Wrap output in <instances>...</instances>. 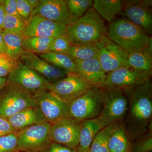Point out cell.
<instances>
[{
  "label": "cell",
  "instance_id": "6da1fadb",
  "mask_svg": "<svg viewBox=\"0 0 152 152\" xmlns=\"http://www.w3.org/2000/svg\"><path fill=\"white\" fill-rule=\"evenodd\" d=\"M152 88L150 80L124 91L129 99V107L123 124L131 142L152 129Z\"/></svg>",
  "mask_w": 152,
  "mask_h": 152
},
{
  "label": "cell",
  "instance_id": "7a4b0ae2",
  "mask_svg": "<svg viewBox=\"0 0 152 152\" xmlns=\"http://www.w3.org/2000/svg\"><path fill=\"white\" fill-rule=\"evenodd\" d=\"M107 30L104 19L91 7L77 20L67 26L66 35L72 45L91 46L107 37Z\"/></svg>",
  "mask_w": 152,
  "mask_h": 152
},
{
  "label": "cell",
  "instance_id": "3957f363",
  "mask_svg": "<svg viewBox=\"0 0 152 152\" xmlns=\"http://www.w3.org/2000/svg\"><path fill=\"white\" fill-rule=\"evenodd\" d=\"M107 37L127 53L142 51L151 37L126 18L111 23Z\"/></svg>",
  "mask_w": 152,
  "mask_h": 152
},
{
  "label": "cell",
  "instance_id": "277c9868",
  "mask_svg": "<svg viewBox=\"0 0 152 152\" xmlns=\"http://www.w3.org/2000/svg\"><path fill=\"white\" fill-rule=\"evenodd\" d=\"M103 107L96 118L103 128L123 123L129 107V99L124 91L117 88L102 87Z\"/></svg>",
  "mask_w": 152,
  "mask_h": 152
},
{
  "label": "cell",
  "instance_id": "5b68a950",
  "mask_svg": "<svg viewBox=\"0 0 152 152\" xmlns=\"http://www.w3.org/2000/svg\"><path fill=\"white\" fill-rule=\"evenodd\" d=\"M68 104L67 118L79 122L97 118L103 107L102 87H91Z\"/></svg>",
  "mask_w": 152,
  "mask_h": 152
},
{
  "label": "cell",
  "instance_id": "8992f818",
  "mask_svg": "<svg viewBox=\"0 0 152 152\" xmlns=\"http://www.w3.org/2000/svg\"><path fill=\"white\" fill-rule=\"evenodd\" d=\"M37 106L32 95L7 79L0 90V116L9 118L25 109Z\"/></svg>",
  "mask_w": 152,
  "mask_h": 152
},
{
  "label": "cell",
  "instance_id": "52a82bcc",
  "mask_svg": "<svg viewBox=\"0 0 152 152\" xmlns=\"http://www.w3.org/2000/svg\"><path fill=\"white\" fill-rule=\"evenodd\" d=\"M51 124L45 122L33 125L17 133L18 145L20 151L38 152L51 142Z\"/></svg>",
  "mask_w": 152,
  "mask_h": 152
},
{
  "label": "cell",
  "instance_id": "ba28073f",
  "mask_svg": "<svg viewBox=\"0 0 152 152\" xmlns=\"http://www.w3.org/2000/svg\"><path fill=\"white\" fill-rule=\"evenodd\" d=\"M98 49V59L106 73L121 67L130 68L128 62V53L104 37L96 45Z\"/></svg>",
  "mask_w": 152,
  "mask_h": 152
},
{
  "label": "cell",
  "instance_id": "9c48e42d",
  "mask_svg": "<svg viewBox=\"0 0 152 152\" xmlns=\"http://www.w3.org/2000/svg\"><path fill=\"white\" fill-rule=\"evenodd\" d=\"M92 87L75 74L69 73L59 80L50 83L48 90L68 104Z\"/></svg>",
  "mask_w": 152,
  "mask_h": 152
},
{
  "label": "cell",
  "instance_id": "30bf717a",
  "mask_svg": "<svg viewBox=\"0 0 152 152\" xmlns=\"http://www.w3.org/2000/svg\"><path fill=\"white\" fill-rule=\"evenodd\" d=\"M7 79L18 85L32 95L48 90L50 83L40 74L21 62L9 74Z\"/></svg>",
  "mask_w": 152,
  "mask_h": 152
},
{
  "label": "cell",
  "instance_id": "8fae6325",
  "mask_svg": "<svg viewBox=\"0 0 152 152\" xmlns=\"http://www.w3.org/2000/svg\"><path fill=\"white\" fill-rule=\"evenodd\" d=\"M51 142L64 145L76 150L79 142L81 122L70 118H62L51 124Z\"/></svg>",
  "mask_w": 152,
  "mask_h": 152
},
{
  "label": "cell",
  "instance_id": "7c38bea8",
  "mask_svg": "<svg viewBox=\"0 0 152 152\" xmlns=\"http://www.w3.org/2000/svg\"><path fill=\"white\" fill-rule=\"evenodd\" d=\"M151 75L139 72L131 68L121 67L107 74L104 88L130 89L151 80Z\"/></svg>",
  "mask_w": 152,
  "mask_h": 152
},
{
  "label": "cell",
  "instance_id": "4fadbf2b",
  "mask_svg": "<svg viewBox=\"0 0 152 152\" xmlns=\"http://www.w3.org/2000/svg\"><path fill=\"white\" fill-rule=\"evenodd\" d=\"M47 121L53 124L68 116V104L61 101L48 90L33 95Z\"/></svg>",
  "mask_w": 152,
  "mask_h": 152
},
{
  "label": "cell",
  "instance_id": "5bb4252c",
  "mask_svg": "<svg viewBox=\"0 0 152 152\" xmlns=\"http://www.w3.org/2000/svg\"><path fill=\"white\" fill-rule=\"evenodd\" d=\"M66 25L35 15L27 21L24 37L56 38L66 35Z\"/></svg>",
  "mask_w": 152,
  "mask_h": 152
},
{
  "label": "cell",
  "instance_id": "9a60e30c",
  "mask_svg": "<svg viewBox=\"0 0 152 152\" xmlns=\"http://www.w3.org/2000/svg\"><path fill=\"white\" fill-rule=\"evenodd\" d=\"M152 1H128L123 15L148 35L152 34Z\"/></svg>",
  "mask_w": 152,
  "mask_h": 152
},
{
  "label": "cell",
  "instance_id": "2e32d148",
  "mask_svg": "<svg viewBox=\"0 0 152 152\" xmlns=\"http://www.w3.org/2000/svg\"><path fill=\"white\" fill-rule=\"evenodd\" d=\"M35 15L66 26L74 23L66 0H40L31 16Z\"/></svg>",
  "mask_w": 152,
  "mask_h": 152
},
{
  "label": "cell",
  "instance_id": "e0dca14e",
  "mask_svg": "<svg viewBox=\"0 0 152 152\" xmlns=\"http://www.w3.org/2000/svg\"><path fill=\"white\" fill-rule=\"evenodd\" d=\"M19 59L21 62L35 71L50 83L59 80L69 74L52 65L33 52L24 50Z\"/></svg>",
  "mask_w": 152,
  "mask_h": 152
},
{
  "label": "cell",
  "instance_id": "ac0fdd59",
  "mask_svg": "<svg viewBox=\"0 0 152 152\" xmlns=\"http://www.w3.org/2000/svg\"><path fill=\"white\" fill-rule=\"evenodd\" d=\"M75 60V75L92 86H104L107 74L104 72L97 58L84 61Z\"/></svg>",
  "mask_w": 152,
  "mask_h": 152
},
{
  "label": "cell",
  "instance_id": "d6986e66",
  "mask_svg": "<svg viewBox=\"0 0 152 152\" xmlns=\"http://www.w3.org/2000/svg\"><path fill=\"white\" fill-rule=\"evenodd\" d=\"M8 119L18 132L33 125L47 122L38 106L25 109Z\"/></svg>",
  "mask_w": 152,
  "mask_h": 152
},
{
  "label": "cell",
  "instance_id": "ffe728a7",
  "mask_svg": "<svg viewBox=\"0 0 152 152\" xmlns=\"http://www.w3.org/2000/svg\"><path fill=\"white\" fill-rule=\"evenodd\" d=\"M102 128L96 118L86 120L81 122L77 152H90L93 140Z\"/></svg>",
  "mask_w": 152,
  "mask_h": 152
},
{
  "label": "cell",
  "instance_id": "44dd1931",
  "mask_svg": "<svg viewBox=\"0 0 152 152\" xmlns=\"http://www.w3.org/2000/svg\"><path fill=\"white\" fill-rule=\"evenodd\" d=\"M131 141L123 123L114 124L109 140V152H131Z\"/></svg>",
  "mask_w": 152,
  "mask_h": 152
},
{
  "label": "cell",
  "instance_id": "7402d4cb",
  "mask_svg": "<svg viewBox=\"0 0 152 152\" xmlns=\"http://www.w3.org/2000/svg\"><path fill=\"white\" fill-rule=\"evenodd\" d=\"M39 57L52 65L65 71L75 74L76 65L75 59L67 54L48 52L40 54Z\"/></svg>",
  "mask_w": 152,
  "mask_h": 152
},
{
  "label": "cell",
  "instance_id": "603a6c76",
  "mask_svg": "<svg viewBox=\"0 0 152 152\" xmlns=\"http://www.w3.org/2000/svg\"><path fill=\"white\" fill-rule=\"evenodd\" d=\"M93 6L103 19L111 23L121 11L123 2L120 0H94Z\"/></svg>",
  "mask_w": 152,
  "mask_h": 152
},
{
  "label": "cell",
  "instance_id": "cb8c5ba5",
  "mask_svg": "<svg viewBox=\"0 0 152 152\" xmlns=\"http://www.w3.org/2000/svg\"><path fill=\"white\" fill-rule=\"evenodd\" d=\"M128 62L130 68L139 72L152 75V58L142 51L128 53Z\"/></svg>",
  "mask_w": 152,
  "mask_h": 152
},
{
  "label": "cell",
  "instance_id": "d4e9b609",
  "mask_svg": "<svg viewBox=\"0 0 152 152\" xmlns=\"http://www.w3.org/2000/svg\"><path fill=\"white\" fill-rule=\"evenodd\" d=\"M1 33L7 48V53L13 58L20 60V56L24 50L22 47L24 37L6 31H3Z\"/></svg>",
  "mask_w": 152,
  "mask_h": 152
},
{
  "label": "cell",
  "instance_id": "484cf974",
  "mask_svg": "<svg viewBox=\"0 0 152 152\" xmlns=\"http://www.w3.org/2000/svg\"><path fill=\"white\" fill-rule=\"evenodd\" d=\"M53 38L27 37L24 38L22 47L25 50L34 53H43L49 52Z\"/></svg>",
  "mask_w": 152,
  "mask_h": 152
},
{
  "label": "cell",
  "instance_id": "4316f807",
  "mask_svg": "<svg viewBox=\"0 0 152 152\" xmlns=\"http://www.w3.org/2000/svg\"><path fill=\"white\" fill-rule=\"evenodd\" d=\"M113 125L107 126L99 131L92 142L90 152H109V137Z\"/></svg>",
  "mask_w": 152,
  "mask_h": 152
},
{
  "label": "cell",
  "instance_id": "83f0119b",
  "mask_svg": "<svg viewBox=\"0 0 152 152\" xmlns=\"http://www.w3.org/2000/svg\"><path fill=\"white\" fill-rule=\"evenodd\" d=\"M26 22L21 17L5 14L3 22V31L18 34L24 38Z\"/></svg>",
  "mask_w": 152,
  "mask_h": 152
},
{
  "label": "cell",
  "instance_id": "f1b7e54d",
  "mask_svg": "<svg viewBox=\"0 0 152 152\" xmlns=\"http://www.w3.org/2000/svg\"><path fill=\"white\" fill-rule=\"evenodd\" d=\"M66 1L74 23L83 16L91 8L94 2L92 0Z\"/></svg>",
  "mask_w": 152,
  "mask_h": 152
},
{
  "label": "cell",
  "instance_id": "f546056e",
  "mask_svg": "<svg viewBox=\"0 0 152 152\" xmlns=\"http://www.w3.org/2000/svg\"><path fill=\"white\" fill-rule=\"evenodd\" d=\"M68 54L74 59L84 61L97 58L98 49L96 46H79L72 45Z\"/></svg>",
  "mask_w": 152,
  "mask_h": 152
},
{
  "label": "cell",
  "instance_id": "4dcf8cb0",
  "mask_svg": "<svg viewBox=\"0 0 152 152\" xmlns=\"http://www.w3.org/2000/svg\"><path fill=\"white\" fill-rule=\"evenodd\" d=\"M152 129L146 134L131 142V152H152Z\"/></svg>",
  "mask_w": 152,
  "mask_h": 152
},
{
  "label": "cell",
  "instance_id": "1f68e13d",
  "mask_svg": "<svg viewBox=\"0 0 152 152\" xmlns=\"http://www.w3.org/2000/svg\"><path fill=\"white\" fill-rule=\"evenodd\" d=\"M20 62V60L11 57L7 53H0V77H7Z\"/></svg>",
  "mask_w": 152,
  "mask_h": 152
},
{
  "label": "cell",
  "instance_id": "d6a6232c",
  "mask_svg": "<svg viewBox=\"0 0 152 152\" xmlns=\"http://www.w3.org/2000/svg\"><path fill=\"white\" fill-rule=\"evenodd\" d=\"M16 134L0 137V152H20Z\"/></svg>",
  "mask_w": 152,
  "mask_h": 152
},
{
  "label": "cell",
  "instance_id": "836d02e7",
  "mask_svg": "<svg viewBox=\"0 0 152 152\" xmlns=\"http://www.w3.org/2000/svg\"><path fill=\"white\" fill-rule=\"evenodd\" d=\"M72 45L66 35L60 36L54 38L50 45L49 52L68 54Z\"/></svg>",
  "mask_w": 152,
  "mask_h": 152
},
{
  "label": "cell",
  "instance_id": "e575fe53",
  "mask_svg": "<svg viewBox=\"0 0 152 152\" xmlns=\"http://www.w3.org/2000/svg\"><path fill=\"white\" fill-rule=\"evenodd\" d=\"M17 10L19 16L27 21L31 15L32 10L28 0H16Z\"/></svg>",
  "mask_w": 152,
  "mask_h": 152
},
{
  "label": "cell",
  "instance_id": "d590c367",
  "mask_svg": "<svg viewBox=\"0 0 152 152\" xmlns=\"http://www.w3.org/2000/svg\"><path fill=\"white\" fill-rule=\"evenodd\" d=\"M38 152H77L76 150L64 145L50 142Z\"/></svg>",
  "mask_w": 152,
  "mask_h": 152
},
{
  "label": "cell",
  "instance_id": "8d00e7d4",
  "mask_svg": "<svg viewBox=\"0 0 152 152\" xmlns=\"http://www.w3.org/2000/svg\"><path fill=\"white\" fill-rule=\"evenodd\" d=\"M17 132L18 131L13 127L8 119L0 116V137Z\"/></svg>",
  "mask_w": 152,
  "mask_h": 152
},
{
  "label": "cell",
  "instance_id": "74e56055",
  "mask_svg": "<svg viewBox=\"0 0 152 152\" xmlns=\"http://www.w3.org/2000/svg\"><path fill=\"white\" fill-rule=\"evenodd\" d=\"M1 1L4 5L6 14L20 16L17 10L16 0H1Z\"/></svg>",
  "mask_w": 152,
  "mask_h": 152
},
{
  "label": "cell",
  "instance_id": "f35d334b",
  "mask_svg": "<svg viewBox=\"0 0 152 152\" xmlns=\"http://www.w3.org/2000/svg\"><path fill=\"white\" fill-rule=\"evenodd\" d=\"M5 14L4 5L0 0V32L3 31V22Z\"/></svg>",
  "mask_w": 152,
  "mask_h": 152
},
{
  "label": "cell",
  "instance_id": "ab89813d",
  "mask_svg": "<svg viewBox=\"0 0 152 152\" xmlns=\"http://www.w3.org/2000/svg\"><path fill=\"white\" fill-rule=\"evenodd\" d=\"M152 37H150L149 41L148 43V45L146 46L145 47V48L143 49L142 52H143L146 55L148 56L150 58H152Z\"/></svg>",
  "mask_w": 152,
  "mask_h": 152
},
{
  "label": "cell",
  "instance_id": "60d3db41",
  "mask_svg": "<svg viewBox=\"0 0 152 152\" xmlns=\"http://www.w3.org/2000/svg\"><path fill=\"white\" fill-rule=\"evenodd\" d=\"M7 53V48L1 33L0 32V53Z\"/></svg>",
  "mask_w": 152,
  "mask_h": 152
},
{
  "label": "cell",
  "instance_id": "b9f144b4",
  "mask_svg": "<svg viewBox=\"0 0 152 152\" xmlns=\"http://www.w3.org/2000/svg\"><path fill=\"white\" fill-rule=\"evenodd\" d=\"M28 1L32 11L39 5L40 1V0H28Z\"/></svg>",
  "mask_w": 152,
  "mask_h": 152
},
{
  "label": "cell",
  "instance_id": "7bdbcfd3",
  "mask_svg": "<svg viewBox=\"0 0 152 152\" xmlns=\"http://www.w3.org/2000/svg\"><path fill=\"white\" fill-rule=\"evenodd\" d=\"M7 82V77H0V90L5 86Z\"/></svg>",
  "mask_w": 152,
  "mask_h": 152
},
{
  "label": "cell",
  "instance_id": "ee69618b",
  "mask_svg": "<svg viewBox=\"0 0 152 152\" xmlns=\"http://www.w3.org/2000/svg\"><path fill=\"white\" fill-rule=\"evenodd\" d=\"M20 152H22V151H20Z\"/></svg>",
  "mask_w": 152,
  "mask_h": 152
}]
</instances>
